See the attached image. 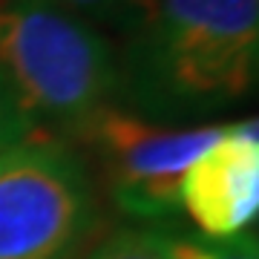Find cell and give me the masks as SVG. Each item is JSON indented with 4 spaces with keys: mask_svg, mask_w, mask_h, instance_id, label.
<instances>
[{
    "mask_svg": "<svg viewBox=\"0 0 259 259\" xmlns=\"http://www.w3.org/2000/svg\"><path fill=\"white\" fill-rule=\"evenodd\" d=\"M256 64L259 0H147L121 83L150 118L187 121L245 98Z\"/></svg>",
    "mask_w": 259,
    "mask_h": 259,
    "instance_id": "obj_1",
    "label": "cell"
},
{
    "mask_svg": "<svg viewBox=\"0 0 259 259\" xmlns=\"http://www.w3.org/2000/svg\"><path fill=\"white\" fill-rule=\"evenodd\" d=\"M0 78L37 133H72L124 90L110 40L49 0H0Z\"/></svg>",
    "mask_w": 259,
    "mask_h": 259,
    "instance_id": "obj_2",
    "label": "cell"
},
{
    "mask_svg": "<svg viewBox=\"0 0 259 259\" xmlns=\"http://www.w3.org/2000/svg\"><path fill=\"white\" fill-rule=\"evenodd\" d=\"M98 222L78 150L29 136L0 153V259H75Z\"/></svg>",
    "mask_w": 259,
    "mask_h": 259,
    "instance_id": "obj_3",
    "label": "cell"
},
{
    "mask_svg": "<svg viewBox=\"0 0 259 259\" xmlns=\"http://www.w3.org/2000/svg\"><path fill=\"white\" fill-rule=\"evenodd\" d=\"M93 150L112 202L136 219H164L182 210L185 170L225 133V124L161 127L104 107L72 130Z\"/></svg>",
    "mask_w": 259,
    "mask_h": 259,
    "instance_id": "obj_4",
    "label": "cell"
},
{
    "mask_svg": "<svg viewBox=\"0 0 259 259\" xmlns=\"http://www.w3.org/2000/svg\"><path fill=\"white\" fill-rule=\"evenodd\" d=\"M182 207L207 239L236 236L259 210L256 118L225 124V133L185 170Z\"/></svg>",
    "mask_w": 259,
    "mask_h": 259,
    "instance_id": "obj_5",
    "label": "cell"
},
{
    "mask_svg": "<svg viewBox=\"0 0 259 259\" xmlns=\"http://www.w3.org/2000/svg\"><path fill=\"white\" fill-rule=\"evenodd\" d=\"M170 259H259L256 233L242 231L228 239H185L167 233Z\"/></svg>",
    "mask_w": 259,
    "mask_h": 259,
    "instance_id": "obj_6",
    "label": "cell"
},
{
    "mask_svg": "<svg viewBox=\"0 0 259 259\" xmlns=\"http://www.w3.org/2000/svg\"><path fill=\"white\" fill-rule=\"evenodd\" d=\"M83 259H170L167 256V233L161 231H115L98 242Z\"/></svg>",
    "mask_w": 259,
    "mask_h": 259,
    "instance_id": "obj_7",
    "label": "cell"
},
{
    "mask_svg": "<svg viewBox=\"0 0 259 259\" xmlns=\"http://www.w3.org/2000/svg\"><path fill=\"white\" fill-rule=\"evenodd\" d=\"M61 6L69 15H87L95 20H110V23H127L133 26V20L139 18V12L144 9L147 0H49Z\"/></svg>",
    "mask_w": 259,
    "mask_h": 259,
    "instance_id": "obj_8",
    "label": "cell"
},
{
    "mask_svg": "<svg viewBox=\"0 0 259 259\" xmlns=\"http://www.w3.org/2000/svg\"><path fill=\"white\" fill-rule=\"evenodd\" d=\"M29 136H37V130L20 112V107L15 104V98L9 93V87L0 78V153H6L20 141H26Z\"/></svg>",
    "mask_w": 259,
    "mask_h": 259,
    "instance_id": "obj_9",
    "label": "cell"
}]
</instances>
